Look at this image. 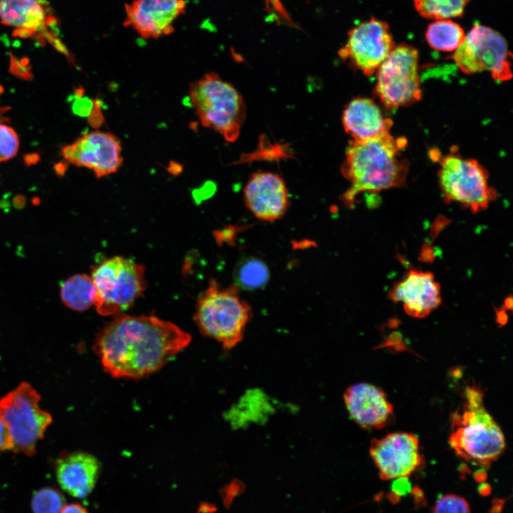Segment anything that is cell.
<instances>
[{
    "label": "cell",
    "mask_w": 513,
    "mask_h": 513,
    "mask_svg": "<svg viewBox=\"0 0 513 513\" xmlns=\"http://www.w3.org/2000/svg\"><path fill=\"white\" fill-rule=\"evenodd\" d=\"M189 101L203 127L218 133L227 142H235L246 116L240 93L217 73L209 72L190 84Z\"/></svg>",
    "instance_id": "277c9868"
},
{
    "label": "cell",
    "mask_w": 513,
    "mask_h": 513,
    "mask_svg": "<svg viewBox=\"0 0 513 513\" xmlns=\"http://www.w3.org/2000/svg\"><path fill=\"white\" fill-rule=\"evenodd\" d=\"M44 18L38 0H0V19L6 25L33 32L40 28Z\"/></svg>",
    "instance_id": "ffe728a7"
},
{
    "label": "cell",
    "mask_w": 513,
    "mask_h": 513,
    "mask_svg": "<svg viewBox=\"0 0 513 513\" xmlns=\"http://www.w3.org/2000/svg\"><path fill=\"white\" fill-rule=\"evenodd\" d=\"M425 37L433 49L450 52L455 51L462 44L465 34L457 23L449 19H442L437 20L428 26Z\"/></svg>",
    "instance_id": "7402d4cb"
},
{
    "label": "cell",
    "mask_w": 513,
    "mask_h": 513,
    "mask_svg": "<svg viewBox=\"0 0 513 513\" xmlns=\"http://www.w3.org/2000/svg\"><path fill=\"white\" fill-rule=\"evenodd\" d=\"M464 398L462 405L452 417L450 447L467 462L488 467L503 452L504 435L486 410L479 387H466Z\"/></svg>",
    "instance_id": "3957f363"
},
{
    "label": "cell",
    "mask_w": 513,
    "mask_h": 513,
    "mask_svg": "<svg viewBox=\"0 0 513 513\" xmlns=\"http://www.w3.org/2000/svg\"><path fill=\"white\" fill-rule=\"evenodd\" d=\"M65 160L91 170L100 178L116 172L123 162L120 139L110 132L92 130L63 147Z\"/></svg>",
    "instance_id": "7c38bea8"
},
{
    "label": "cell",
    "mask_w": 513,
    "mask_h": 513,
    "mask_svg": "<svg viewBox=\"0 0 513 513\" xmlns=\"http://www.w3.org/2000/svg\"><path fill=\"white\" fill-rule=\"evenodd\" d=\"M185 9V0H133L125 5L123 24L143 38H158L174 32Z\"/></svg>",
    "instance_id": "5bb4252c"
},
{
    "label": "cell",
    "mask_w": 513,
    "mask_h": 513,
    "mask_svg": "<svg viewBox=\"0 0 513 513\" xmlns=\"http://www.w3.org/2000/svg\"><path fill=\"white\" fill-rule=\"evenodd\" d=\"M190 341L189 333L156 316L119 315L98 332L94 348L111 376L138 379L160 370Z\"/></svg>",
    "instance_id": "6da1fadb"
},
{
    "label": "cell",
    "mask_w": 513,
    "mask_h": 513,
    "mask_svg": "<svg viewBox=\"0 0 513 513\" xmlns=\"http://www.w3.org/2000/svg\"><path fill=\"white\" fill-rule=\"evenodd\" d=\"M432 152L440 165L439 185L446 203L456 202L477 213L497 198V191L489 185L488 172L478 161L456 153L439 157Z\"/></svg>",
    "instance_id": "52a82bcc"
},
{
    "label": "cell",
    "mask_w": 513,
    "mask_h": 513,
    "mask_svg": "<svg viewBox=\"0 0 513 513\" xmlns=\"http://www.w3.org/2000/svg\"><path fill=\"white\" fill-rule=\"evenodd\" d=\"M269 276L267 266L260 259L249 258L242 261L235 271L236 286L255 289L264 286Z\"/></svg>",
    "instance_id": "cb8c5ba5"
},
{
    "label": "cell",
    "mask_w": 513,
    "mask_h": 513,
    "mask_svg": "<svg viewBox=\"0 0 513 513\" xmlns=\"http://www.w3.org/2000/svg\"><path fill=\"white\" fill-rule=\"evenodd\" d=\"M5 450H12V442L9 430L0 418V452Z\"/></svg>",
    "instance_id": "83f0119b"
},
{
    "label": "cell",
    "mask_w": 513,
    "mask_h": 513,
    "mask_svg": "<svg viewBox=\"0 0 513 513\" xmlns=\"http://www.w3.org/2000/svg\"><path fill=\"white\" fill-rule=\"evenodd\" d=\"M511 53L504 38L491 28L475 24L455 50L452 59L465 73L490 72L499 81L512 78Z\"/></svg>",
    "instance_id": "30bf717a"
},
{
    "label": "cell",
    "mask_w": 513,
    "mask_h": 513,
    "mask_svg": "<svg viewBox=\"0 0 513 513\" xmlns=\"http://www.w3.org/2000/svg\"><path fill=\"white\" fill-rule=\"evenodd\" d=\"M252 315L235 284L221 287L212 279L197 301L195 321L201 332L229 350L239 343Z\"/></svg>",
    "instance_id": "5b68a950"
},
{
    "label": "cell",
    "mask_w": 513,
    "mask_h": 513,
    "mask_svg": "<svg viewBox=\"0 0 513 513\" xmlns=\"http://www.w3.org/2000/svg\"><path fill=\"white\" fill-rule=\"evenodd\" d=\"M369 450L382 480L408 477L423 462L418 437L409 432H395L374 438Z\"/></svg>",
    "instance_id": "4fadbf2b"
},
{
    "label": "cell",
    "mask_w": 513,
    "mask_h": 513,
    "mask_svg": "<svg viewBox=\"0 0 513 513\" xmlns=\"http://www.w3.org/2000/svg\"><path fill=\"white\" fill-rule=\"evenodd\" d=\"M59 513H88L86 509L78 503L65 505Z\"/></svg>",
    "instance_id": "f546056e"
},
{
    "label": "cell",
    "mask_w": 513,
    "mask_h": 513,
    "mask_svg": "<svg viewBox=\"0 0 513 513\" xmlns=\"http://www.w3.org/2000/svg\"><path fill=\"white\" fill-rule=\"evenodd\" d=\"M407 143L405 138H395L390 132L349 143L341 166L342 175L350 182L342 195L347 207H352L363 192L378 193L405 182L409 164L402 150Z\"/></svg>",
    "instance_id": "7a4b0ae2"
},
{
    "label": "cell",
    "mask_w": 513,
    "mask_h": 513,
    "mask_svg": "<svg viewBox=\"0 0 513 513\" xmlns=\"http://www.w3.org/2000/svg\"><path fill=\"white\" fill-rule=\"evenodd\" d=\"M65 502L66 499L59 490L46 487L34 492L31 509L33 513H59Z\"/></svg>",
    "instance_id": "d4e9b609"
},
{
    "label": "cell",
    "mask_w": 513,
    "mask_h": 513,
    "mask_svg": "<svg viewBox=\"0 0 513 513\" xmlns=\"http://www.w3.org/2000/svg\"><path fill=\"white\" fill-rule=\"evenodd\" d=\"M243 195L247 208L255 217L264 222L279 220L290 204L284 179L271 172L253 173L247 181Z\"/></svg>",
    "instance_id": "9a60e30c"
},
{
    "label": "cell",
    "mask_w": 513,
    "mask_h": 513,
    "mask_svg": "<svg viewBox=\"0 0 513 513\" xmlns=\"http://www.w3.org/2000/svg\"><path fill=\"white\" fill-rule=\"evenodd\" d=\"M342 124L353 140H366L390 132L393 122L383 116L372 99L356 98L345 107Z\"/></svg>",
    "instance_id": "d6986e66"
},
{
    "label": "cell",
    "mask_w": 513,
    "mask_h": 513,
    "mask_svg": "<svg viewBox=\"0 0 513 513\" xmlns=\"http://www.w3.org/2000/svg\"><path fill=\"white\" fill-rule=\"evenodd\" d=\"M347 411L360 427L382 429L393 420L394 409L386 393L367 383L349 386L343 394Z\"/></svg>",
    "instance_id": "e0dca14e"
},
{
    "label": "cell",
    "mask_w": 513,
    "mask_h": 513,
    "mask_svg": "<svg viewBox=\"0 0 513 513\" xmlns=\"http://www.w3.org/2000/svg\"><path fill=\"white\" fill-rule=\"evenodd\" d=\"M432 513H470L466 499L456 494H445L436 502Z\"/></svg>",
    "instance_id": "4316f807"
},
{
    "label": "cell",
    "mask_w": 513,
    "mask_h": 513,
    "mask_svg": "<svg viewBox=\"0 0 513 513\" xmlns=\"http://www.w3.org/2000/svg\"><path fill=\"white\" fill-rule=\"evenodd\" d=\"M40 395L28 383H21L0 399V418L6 425L12 450L34 455L38 440L52 422L51 415L38 405Z\"/></svg>",
    "instance_id": "ba28073f"
},
{
    "label": "cell",
    "mask_w": 513,
    "mask_h": 513,
    "mask_svg": "<svg viewBox=\"0 0 513 513\" xmlns=\"http://www.w3.org/2000/svg\"><path fill=\"white\" fill-rule=\"evenodd\" d=\"M90 277L95 289L94 305L102 316L125 311L145 289L143 265L120 256L95 266Z\"/></svg>",
    "instance_id": "8992f818"
},
{
    "label": "cell",
    "mask_w": 513,
    "mask_h": 513,
    "mask_svg": "<svg viewBox=\"0 0 513 513\" xmlns=\"http://www.w3.org/2000/svg\"><path fill=\"white\" fill-rule=\"evenodd\" d=\"M376 71L375 93L387 108L397 109L420 100L418 52L413 46H395Z\"/></svg>",
    "instance_id": "9c48e42d"
},
{
    "label": "cell",
    "mask_w": 513,
    "mask_h": 513,
    "mask_svg": "<svg viewBox=\"0 0 513 513\" xmlns=\"http://www.w3.org/2000/svg\"><path fill=\"white\" fill-rule=\"evenodd\" d=\"M19 140L15 130L0 123V162L13 158L18 152Z\"/></svg>",
    "instance_id": "484cf974"
},
{
    "label": "cell",
    "mask_w": 513,
    "mask_h": 513,
    "mask_svg": "<svg viewBox=\"0 0 513 513\" xmlns=\"http://www.w3.org/2000/svg\"><path fill=\"white\" fill-rule=\"evenodd\" d=\"M392 301L400 302L407 314L424 318L442 302L440 286L432 273L410 269L389 291Z\"/></svg>",
    "instance_id": "2e32d148"
},
{
    "label": "cell",
    "mask_w": 513,
    "mask_h": 513,
    "mask_svg": "<svg viewBox=\"0 0 513 513\" xmlns=\"http://www.w3.org/2000/svg\"><path fill=\"white\" fill-rule=\"evenodd\" d=\"M61 297L68 308L83 311L94 305L95 289L90 276L76 274L63 282Z\"/></svg>",
    "instance_id": "44dd1931"
},
{
    "label": "cell",
    "mask_w": 513,
    "mask_h": 513,
    "mask_svg": "<svg viewBox=\"0 0 513 513\" xmlns=\"http://www.w3.org/2000/svg\"><path fill=\"white\" fill-rule=\"evenodd\" d=\"M55 469L61 487L72 497L83 498L93 489L100 465L93 455L75 452L61 456L56 462Z\"/></svg>",
    "instance_id": "ac0fdd59"
},
{
    "label": "cell",
    "mask_w": 513,
    "mask_h": 513,
    "mask_svg": "<svg viewBox=\"0 0 513 513\" xmlns=\"http://www.w3.org/2000/svg\"><path fill=\"white\" fill-rule=\"evenodd\" d=\"M394 47L388 25L372 18L348 31L347 41L338 55L366 76H371Z\"/></svg>",
    "instance_id": "8fae6325"
},
{
    "label": "cell",
    "mask_w": 513,
    "mask_h": 513,
    "mask_svg": "<svg viewBox=\"0 0 513 513\" xmlns=\"http://www.w3.org/2000/svg\"><path fill=\"white\" fill-rule=\"evenodd\" d=\"M417 11L423 17L442 20L461 16L470 0H413Z\"/></svg>",
    "instance_id": "603a6c76"
},
{
    "label": "cell",
    "mask_w": 513,
    "mask_h": 513,
    "mask_svg": "<svg viewBox=\"0 0 513 513\" xmlns=\"http://www.w3.org/2000/svg\"><path fill=\"white\" fill-rule=\"evenodd\" d=\"M392 491L398 497L405 494L410 489V483L408 477L395 479L393 483Z\"/></svg>",
    "instance_id": "f1b7e54d"
}]
</instances>
